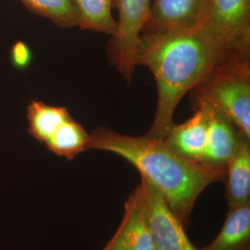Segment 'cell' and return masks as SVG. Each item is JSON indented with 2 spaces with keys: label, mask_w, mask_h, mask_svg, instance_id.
<instances>
[{
  "label": "cell",
  "mask_w": 250,
  "mask_h": 250,
  "mask_svg": "<svg viewBox=\"0 0 250 250\" xmlns=\"http://www.w3.org/2000/svg\"><path fill=\"white\" fill-rule=\"evenodd\" d=\"M226 56L250 55V0H208L198 27Z\"/></svg>",
  "instance_id": "277c9868"
},
{
  "label": "cell",
  "mask_w": 250,
  "mask_h": 250,
  "mask_svg": "<svg viewBox=\"0 0 250 250\" xmlns=\"http://www.w3.org/2000/svg\"><path fill=\"white\" fill-rule=\"evenodd\" d=\"M118 9L116 34L111 36L108 54L111 63L127 82H130L136 65L139 38L146 25L151 0H111Z\"/></svg>",
  "instance_id": "5b68a950"
},
{
  "label": "cell",
  "mask_w": 250,
  "mask_h": 250,
  "mask_svg": "<svg viewBox=\"0 0 250 250\" xmlns=\"http://www.w3.org/2000/svg\"><path fill=\"white\" fill-rule=\"evenodd\" d=\"M30 11L53 21L58 26H77L72 0H21Z\"/></svg>",
  "instance_id": "2e32d148"
},
{
  "label": "cell",
  "mask_w": 250,
  "mask_h": 250,
  "mask_svg": "<svg viewBox=\"0 0 250 250\" xmlns=\"http://www.w3.org/2000/svg\"><path fill=\"white\" fill-rule=\"evenodd\" d=\"M146 224L156 250H198L184 230V225L171 211L163 196L141 177Z\"/></svg>",
  "instance_id": "8992f818"
},
{
  "label": "cell",
  "mask_w": 250,
  "mask_h": 250,
  "mask_svg": "<svg viewBox=\"0 0 250 250\" xmlns=\"http://www.w3.org/2000/svg\"><path fill=\"white\" fill-rule=\"evenodd\" d=\"M205 107L208 116V134L205 154L202 163L208 167L225 170L238 141L239 130L219 110L205 103L197 106Z\"/></svg>",
  "instance_id": "9c48e42d"
},
{
  "label": "cell",
  "mask_w": 250,
  "mask_h": 250,
  "mask_svg": "<svg viewBox=\"0 0 250 250\" xmlns=\"http://www.w3.org/2000/svg\"><path fill=\"white\" fill-rule=\"evenodd\" d=\"M102 250H156L146 220L140 184L126 200L122 222Z\"/></svg>",
  "instance_id": "52a82bcc"
},
{
  "label": "cell",
  "mask_w": 250,
  "mask_h": 250,
  "mask_svg": "<svg viewBox=\"0 0 250 250\" xmlns=\"http://www.w3.org/2000/svg\"><path fill=\"white\" fill-rule=\"evenodd\" d=\"M90 134L72 118L66 121L45 144L46 148L68 161L89 149Z\"/></svg>",
  "instance_id": "9a60e30c"
},
{
  "label": "cell",
  "mask_w": 250,
  "mask_h": 250,
  "mask_svg": "<svg viewBox=\"0 0 250 250\" xmlns=\"http://www.w3.org/2000/svg\"><path fill=\"white\" fill-rule=\"evenodd\" d=\"M208 0H151L146 31H178L198 28Z\"/></svg>",
  "instance_id": "ba28073f"
},
{
  "label": "cell",
  "mask_w": 250,
  "mask_h": 250,
  "mask_svg": "<svg viewBox=\"0 0 250 250\" xmlns=\"http://www.w3.org/2000/svg\"><path fill=\"white\" fill-rule=\"evenodd\" d=\"M77 17V26L113 36L118 23L113 18L111 0H72Z\"/></svg>",
  "instance_id": "5bb4252c"
},
{
  "label": "cell",
  "mask_w": 250,
  "mask_h": 250,
  "mask_svg": "<svg viewBox=\"0 0 250 250\" xmlns=\"http://www.w3.org/2000/svg\"><path fill=\"white\" fill-rule=\"evenodd\" d=\"M224 179L229 208L250 203V137L241 131L234 153L225 166Z\"/></svg>",
  "instance_id": "8fae6325"
},
{
  "label": "cell",
  "mask_w": 250,
  "mask_h": 250,
  "mask_svg": "<svg viewBox=\"0 0 250 250\" xmlns=\"http://www.w3.org/2000/svg\"><path fill=\"white\" fill-rule=\"evenodd\" d=\"M71 118L66 107L48 105L41 101H33L27 107L29 134L44 145Z\"/></svg>",
  "instance_id": "4fadbf2b"
},
{
  "label": "cell",
  "mask_w": 250,
  "mask_h": 250,
  "mask_svg": "<svg viewBox=\"0 0 250 250\" xmlns=\"http://www.w3.org/2000/svg\"><path fill=\"white\" fill-rule=\"evenodd\" d=\"M32 58L33 55L31 48L24 42L18 41L12 45L10 51V59L11 62L16 69L21 71L26 70L32 62Z\"/></svg>",
  "instance_id": "e0dca14e"
},
{
  "label": "cell",
  "mask_w": 250,
  "mask_h": 250,
  "mask_svg": "<svg viewBox=\"0 0 250 250\" xmlns=\"http://www.w3.org/2000/svg\"><path fill=\"white\" fill-rule=\"evenodd\" d=\"M250 203L232 208L214 240L198 250H250Z\"/></svg>",
  "instance_id": "7c38bea8"
},
{
  "label": "cell",
  "mask_w": 250,
  "mask_h": 250,
  "mask_svg": "<svg viewBox=\"0 0 250 250\" xmlns=\"http://www.w3.org/2000/svg\"><path fill=\"white\" fill-rule=\"evenodd\" d=\"M191 92L194 107H214L250 137V57L226 56Z\"/></svg>",
  "instance_id": "3957f363"
},
{
  "label": "cell",
  "mask_w": 250,
  "mask_h": 250,
  "mask_svg": "<svg viewBox=\"0 0 250 250\" xmlns=\"http://www.w3.org/2000/svg\"><path fill=\"white\" fill-rule=\"evenodd\" d=\"M208 116L205 107L197 106L188 121L174 125L163 139L172 151L188 161L202 163L207 144Z\"/></svg>",
  "instance_id": "30bf717a"
},
{
  "label": "cell",
  "mask_w": 250,
  "mask_h": 250,
  "mask_svg": "<svg viewBox=\"0 0 250 250\" xmlns=\"http://www.w3.org/2000/svg\"><path fill=\"white\" fill-rule=\"evenodd\" d=\"M89 149L110 152L132 163L168 203L183 225L206 188L224 178L225 170L188 161L172 151L163 139L131 136L99 127L90 134Z\"/></svg>",
  "instance_id": "7a4b0ae2"
},
{
  "label": "cell",
  "mask_w": 250,
  "mask_h": 250,
  "mask_svg": "<svg viewBox=\"0 0 250 250\" xmlns=\"http://www.w3.org/2000/svg\"><path fill=\"white\" fill-rule=\"evenodd\" d=\"M226 55L199 28L142 32L136 65L146 66L157 84L158 102L146 135L164 139L185 95L200 83Z\"/></svg>",
  "instance_id": "6da1fadb"
}]
</instances>
